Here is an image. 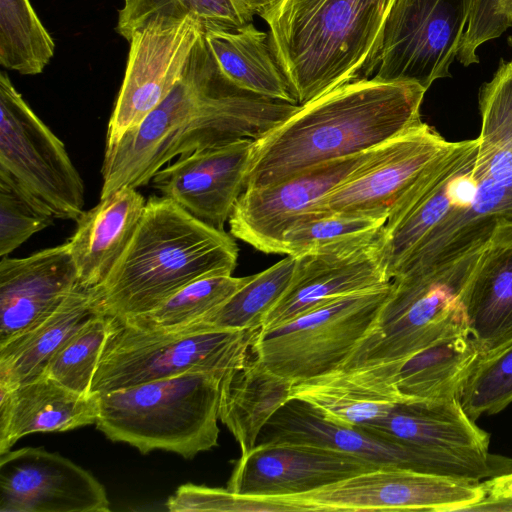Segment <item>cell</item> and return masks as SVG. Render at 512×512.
Listing matches in <instances>:
<instances>
[{"label":"cell","instance_id":"obj_8","mask_svg":"<svg viewBox=\"0 0 512 512\" xmlns=\"http://www.w3.org/2000/svg\"><path fill=\"white\" fill-rule=\"evenodd\" d=\"M91 385L103 394L189 372H229L246 363L260 329L147 330L113 318Z\"/></svg>","mask_w":512,"mask_h":512},{"label":"cell","instance_id":"obj_30","mask_svg":"<svg viewBox=\"0 0 512 512\" xmlns=\"http://www.w3.org/2000/svg\"><path fill=\"white\" fill-rule=\"evenodd\" d=\"M204 37L219 70L232 84L260 96L298 104L269 34L249 23L237 29L207 30Z\"/></svg>","mask_w":512,"mask_h":512},{"label":"cell","instance_id":"obj_12","mask_svg":"<svg viewBox=\"0 0 512 512\" xmlns=\"http://www.w3.org/2000/svg\"><path fill=\"white\" fill-rule=\"evenodd\" d=\"M0 171L9 175L56 219L84 212V183L64 143L0 73Z\"/></svg>","mask_w":512,"mask_h":512},{"label":"cell","instance_id":"obj_36","mask_svg":"<svg viewBox=\"0 0 512 512\" xmlns=\"http://www.w3.org/2000/svg\"><path fill=\"white\" fill-rule=\"evenodd\" d=\"M113 321V317L99 312L89 317L52 357L44 374L73 391L91 393L93 377Z\"/></svg>","mask_w":512,"mask_h":512},{"label":"cell","instance_id":"obj_40","mask_svg":"<svg viewBox=\"0 0 512 512\" xmlns=\"http://www.w3.org/2000/svg\"><path fill=\"white\" fill-rule=\"evenodd\" d=\"M169 511L294 512L304 507L283 498L241 495L228 488H212L192 483L181 485L166 502Z\"/></svg>","mask_w":512,"mask_h":512},{"label":"cell","instance_id":"obj_39","mask_svg":"<svg viewBox=\"0 0 512 512\" xmlns=\"http://www.w3.org/2000/svg\"><path fill=\"white\" fill-rule=\"evenodd\" d=\"M56 218L9 175L0 171V256H8Z\"/></svg>","mask_w":512,"mask_h":512},{"label":"cell","instance_id":"obj_26","mask_svg":"<svg viewBox=\"0 0 512 512\" xmlns=\"http://www.w3.org/2000/svg\"><path fill=\"white\" fill-rule=\"evenodd\" d=\"M378 436L428 449L488 453L490 435L458 398L400 403L386 416L359 426Z\"/></svg>","mask_w":512,"mask_h":512},{"label":"cell","instance_id":"obj_33","mask_svg":"<svg viewBox=\"0 0 512 512\" xmlns=\"http://www.w3.org/2000/svg\"><path fill=\"white\" fill-rule=\"evenodd\" d=\"M188 16L204 31L237 29L253 20V14L239 0H123L115 30L128 40L152 18L183 20Z\"/></svg>","mask_w":512,"mask_h":512},{"label":"cell","instance_id":"obj_14","mask_svg":"<svg viewBox=\"0 0 512 512\" xmlns=\"http://www.w3.org/2000/svg\"><path fill=\"white\" fill-rule=\"evenodd\" d=\"M484 495L481 481L380 467L317 490L278 497L307 511H469Z\"/></svg>","mask_w":512,"mask_h":512},{"label":"cell","instance_id":"obj_27","mask_svg":"<svg viewBox=\"0 0 512 512\" xmlns=\"http://www.w3.org/2000/svg\"><path fill=\"white\" fill-rule=\"evenodd\" d=\"M463 307L481 357L512 343V244L484 250L465 289Z\"/></svg>","mask_w":512,"mask_h":512},{"label":"cell","instance_id":"obj_35","mask_svg":"<svg viewBox=\"0 0 512 512\" xmlns=\"http://www.w3.org/2000/svg\"><path fill=\"white\" fill-rule=\"evenodd\" d=\"M249 279L250 276L232 275L202 278L183 287L154 309L120 321L141 329L174 331L219 308Z\"/></svg>","mask_w":512,"mask_h":512},{"label":"cell","instance_id":"obj_15","mask_svg":"<svg viewBox=\"0 0 512 512\" xmlns=\"http://www.w3.org/2000/svg\"><path fill=\"white\" fill-rule=\"evenodd\" d=\"M204 32L192 17H155L133 31L122 85L106 135L115 144L136 127L171 92L182 77L192 51Z\"/></svg>","mask_w":512,"mask_h":512},{"label":"cell","instance_id":"obj_6","mask_svg":"<svg viewBox=\"0 0 512 512\" xmlns=\"http://www.w3.org/2000/svg\"><path fill=\"white\" fill-rule=\"evenodd\" d=\"M227 373L189 372L99 394L96 427L142 454L163 450L191 459L218 445Z\"/></svg>","mask_w":512,"mask_h":512},{"label":"cell","instance_id":"obj_41","mask_svg":"<svg viewBox=\"0 0 512 512\" xmlns=\"http://www.w3.org/2000/svg\"><path fill=\"white\" fill-rule=\"evenodd\" d=\"M511 26L512 0H474L456 58L464 66L478 63L476 49Z\"/></svg>","mask_w":512,"mask_h":512},{"label":"cell","instance_id":"obj_4","mask_svg":"<svg viewBox=\"0 0 512 512\" xmlns=\"http://www.w3.org/2000/svg\"><path fill=\"white\" fill-rule=\"evenodd\" d=\"M479 108L481 130L468 205L436 225L391 278L512 244V61L501 59L493 78L482 85Z\"/></svg>","mask_w":512,"mask_h":512},{"label":"cell","instance_id":"obj_24","mask_svg":"<svg viewBox=\"0 0 512 512\" xmlns=\"http://www.w3.org/2000/svg\"><path fill=\"white\" fill-rule=\"evenodd\" d=\"M477 149V138L455 142L387 219L384 234L390 278L409 252L453 208L457 181Z\"/></svg>","mask_w":512,"mask_h":512},{"label":"cell","instance_id":"obj_13","mask_svg":"<svg viewBox=\"0 0 512 512\" xmlns=\"http://www.w3.org/2000/svg\"><path fill=\"white\" fill-rule=\"evenodd\" d=\"M454 144L433 127L420 123L370 150L364 161L322 200L315 215L387 220Z\"/></svg>","mask_w":512,"mask_h":512},{"label":"cell","instance_id":"obj_31","mask_svg":"<svg viewBox=\"0 0 512 512\" xmlns=\"http://www.w3.org/2000/svg\"><path fill=\"white\" fill-rule=\"evenodd\" d=\"M480 357L469 333L442 339L401 361L399 390L409 402L459 399Z\"/></svg>","mask_w":512,"mask_h":512},{"label":"cell","instance_id":"obj_16","mask_svg":"<svg viewBox=\"0 0 512 512\" xmlns=\"http://www.w3.org/2000/svg\"><path fill=\"white\" fill-rule=\"evenodd\" d=\"M296 258L292 281L260 330L277 328L336 298L391 282L384 227L370 237Z\"/></svg>","mask_w":512,"mask_h":512},{"label":"cell","instance_id":"obj_9","mask_svg":"<svg viewBox=\"0 0 512 512\" xmlns=\"http://www.w3.org/2000/svg\"><path fill=\"white\" fill-rule=\"evenodd\" d=\"M385 287L327 302L271 330H259L252 355L294 383L342 367L376 323Z\"/></svg>","mask_w":512,"mask_h":512},{"label":"cell","instance_id":"obj_21","mask_svg":"<svg viewBox=\"0 0 512 512\" xmlns=\"http://www.w3.org/2000/svg\"><path fill=\"white\" fill-rule=\"evenodd\" d=\"M77 284L67 242L24 258L1 257L0 346L48 315Z\"/></svg>","mask_w":512,"mask_h":512},{"label":"cell","instance_id":"obj_34","mask_svg":"<svg viewBox=\"0 0 512 512\" xmlns=\"http://www.w3.org/2000/svg\"><path fill=\"white\" fill-rule=\"evenodd\" d=\"M55 43L30 0H0V64L22 75L43 72Z\"/></svg>","mask_w":512,"mask_h":512},{"label":"cell","instance_id":"obj_20","mask_svg":"<svg viewBox=\"0 0 512 512\" xmlns=\"http://www.w3.org/2000/svg\"><path fill=\"white\" fill-rule=\"evenodd\" d=\"M254 142L239 139L180 156L153 176L151 186L192 216L224 230L245 190Z\"/></svg>","mask_w":512,"mask_h":512},{"label":"cell","instance_id":"obj_2","mask_svg":"<svg viewBox=\"0 0 512 512\" xmlns=\"http://www.w3.org/2000/svg\"><path fill=\"white\" fill-rule=\"evenodd\" d=\"M425 92L413 82L358 78L300 105L255 140L245 189L366 153L419 125Z\"/></svg>","mask_w":512,"mask_h":512},{"label":"cell","instance_id":"obj_23","mask_svg":"<svg viewBox=\"0 0 512 512\" xmlns=\"http://www.w3.org/2000/svg\"><path fill=\"white\" fill-rule=\"evenodd\" d=\"M99 394L73 391L47 374L13 388L0 385V454L23 436L95 424Z\"/></svg>","mask_w":512,"mask_h":512},{"label":"cell","instance_id":"obj_18","mask_svg":"<svg viewBox=\"0 0 512 512\" xmlns=\"http://www.w3.org/2000/svg\"><path fill=\"white\" fill-rule=\"evenodd\" d=\"M105 487L87 470L42 447L0 454V512H108Z\"/></svg>","mask_w":512,"mask_h":512},{"label":"cell","instance_id":"obj_28","mask_svg":"<svg viewBox=\"0 0 512 512\" xmlns=\"http://www.w3.org/2000/svg\"><path fill=\"white\" fill-rule=\"evenodd\" d=\"M95 313L91 288L77 284L48 315L0 346V385L13 388L43 375L56 352Z\"/></svg>","mask_w":512,"mask_h":512},{"label":"cell","instance_id":"obj_42","mask_svg":"<svg viewBox=\"0 0 512 512\" xmlns=\"http://www.w3.org/2000/svg\"><path fill=\"white\" fill-rule=\"evenodd\" d=\"M482 499L469 511H512V471L481 481Z\"/></svg>","mask_w":512,"mask_h":512},{"label":"cell","instance_id":"obj_37","mask_svg":"<svg viewBox=\"0 0 512 512\" xmlns=\"http://www.w3.org/2000/svg\"><path fill=\"white\" fill-rule=\"evenodd\" d=\"M387 220L361 216L319 214L305 219L283 236L280 254L300 257L314 251L370 237Z\"/></svg>","mask_w":512,"mask_h":512},{"label":"cell","instance_id":"obj_11","mask_svg":"<svg viewBox=\"0 0 512 512\" xmlns=\"http://www.w3.org/2000/svg\"><path fill=\"white\" fill-rule=\"evenodd\" d=\"M474 0H390L360 78L413 82L428 89L450 77Z\"/></svg>","mask_w":512,"mask_h":512},{"label":"cell","instance_id":"obj_32","mask_svg":"<svg viewBox=\"0 0 512 512\" xmlns=\"http://www.w3.org/2000/svg\"><path fill=\"white\" fill-rule=\"evenodd\" d=\"M296 264V257L285 255L264 271L251 275L248 282L219 308L174 331L194 333L216 329H260L267 313L288 289Z\"/></svg>","mask_w":512,"mask_h":512},{"label":"cell","instance_id":"obj_38","mask_svg":"<svg viewBox=\"0 0 512 512\" xmlns=\"http://www.w3.org/2000/svg\"><path fill=\"white\" fill-rule=\"evenodd\" d=\"M459 400L474 421L483 415L497 414L512 403V343L494 354L480 357Z\"/></svg>","mask_w":512,"mask_h":512},{"label":"cell","instance_id":"obj_17","mask_svg":"<svg viewBox=\"0 0 512 512\" xmlns=\"http://www.w3.org/2000/svg\"><path fill=\"white\" fill-rule=\"evenodd\" d=\"M368 152L315 165L269 186L245 189L229 217L230 234L261 252L280 254L284 234L314 216L322 200Z\"/></svg>","mask_w":512,"mask_h":512},{"label":"cell","instance_id":"obj_25","mask_svg":"<svg viewBox=\"0 0 512 512\" xmlns=\"http://www.w3.org/2000/svg\"><path fill=\"white\" fill-rule=\"evenodd\" d=\"M145 205L136 188L123 187L82 213L67 241L78 284L93 288L107 278L132 240Z\"/></svg>","mask_w":512,"mask_h":512},{"label":"cell","instance_id":"obj_3","mask_svg":"<svg viewBox=\"0 0 512 512\" xmlns=\"http://www.w3.org/2000/svg\"><path fill=\"white\" fill-rule=\"evenodd\" d=\"M234 237L174 201L150 197L136 232L107 278L91 288L96 312L118 320L144 314L188 284L232 275Z\"/></svg>","mask_w":512,"mask_h":512},{"label":"cell","instance_id":"obj_44","mask_svg":"<svg viewBox=\"0 0 512 512\" xmlns=\"http://www.w3.org/2000/svg\"><path fill=\"white\" fill-rule=\"evenodd\" d=\"M509 43L511 44L512 46V37H509Z\"/></svg>","mask_w":512,"mask_h":512},{"label":"cell","instance_id":"obj_1","mask_svg":"<svg viewBox=\"0 0 512 512\" xmlns=\"http://www.w3.org/2000/svg\"><path fill=\"white\" fill-rule=\"evenodd\" d=\"M299 106L232 84L219 70L203 32L168 96L115 144L106 146L100 199L123 187L149 184L176 156L239 139L257 140Z\"/></svg>","mask_w":512,"mask_h":512},{"label":"cell","instance_id":"obj_10","mask_svg":"<svg viewBox=\"0 0 512 512\" xmlns=\"http://www.w3.org/2000/svg\"><path fill=\"white\" fill-rule=\"evenodd\" d=\"M303 443L345 451L380 467L483 481L512 471V458L488 453L428 449L390 440L359 426L325 420L313 407L292 398L268 421L257 444Z\"/></svg>","mask_w":512,"mask_h":512},{"label":"cell","instance_id":"obj_5","mask_svg":"<svg viewBox=\"0 0 512 512\" xmlns=\"http://www.w3.org/2000/svg\"><path fill=\"white\" fill-rule=\"evenodd\" d=\"M390 0H281L263 19L299 105L360 78Z\"/></svg>","mask_w":512,"mask_h":512},{"label":"cell","instance_id":"obj_7","mask_svg":"<svg viewBox=\"0 0 512 512\" xmlns=\"http://www.w3.org/2000/svg\"><path fill=\"white\" fill-rule=\"evenodd\" d=\"M484 250L393 277L376 323L342 367L405 361L442 339L468 333L463 295Z\"/></svg>","mask_w":512,"mask_h":512},{"label":"cell","instance_id":"obj_29","mask_svg":"<svg viewBox=\"0 0 512 512\" xmlns=\"http://www.w3.org/2000/svg\"><path fill=\"white\" fill-rule=\"evenodd\" d=\"M293 386L292 380L272 372L252 354L224 376L219 420L238 442L241 455L256 446L268 421L292 399Z\"/></svg>","mask_w":512,"mask_h":512},{"label":"cell","instance_id":"obj_19","mask_svg":"<svg viewBox=\"0 0 512 512\" xmlns=\"http://www.w3.org/2000/svg\"><path fill=\"white\" fill-rule=\"evenodd\" d=\"M377 468L364 458L330 447L256 444L237 461L227 488L251 497L294 496Z\"/></svg>","mask_w":512,"mask_h":512},{"label":"cell","instance_id":"obj_22","mask_svg":"<svg viewBox=\"0 0 512 512\" xmlns=\"http://www.w3.org/2000/svg\"><path fill=\"white\" fill-rule=\"evenodd\" d=\"M400 366L390 362L340 367L294 383L292 398L309 404L329 422L361 426L409 402L398 387Z\"/></svg>","mask_w":512,"mask_h":512},{"label":"cell","instance_id":"obj_43","mask_svg":"<svg viewBox=\"0 0 512 512\" xmlns=\"http://www.w3.org/2000/svg\"><path fill=\"white\" fill-rule=\"evenodd\" d=\"M253 15L264 17L281 0H239Z\"/></svg>","mask_w":512,"mask_h":512}]
</instances>
